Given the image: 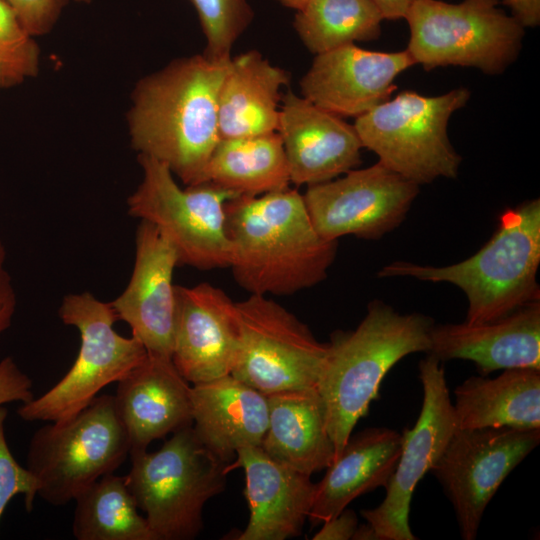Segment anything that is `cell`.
<instances>
[{
  "instance_id": "obj_6",
  "label": "cell",
  "mask_w": 540,
  "mask_h": 540,
  "mask_svg": "<svg viewBox=\"0 0 540 540\" xmlns=\"http://www.w3.org/2000/svg\"><path fill=\"white\" fill-rule=\"evenodd\" d=\"M469 98L464 87L438 96L403 91L355 118L353 125L363 148L406 179L418 185L454 179L462 158L450 142L448 123Z\"/></svg>"
},
{
  "instance_id": "obj_31",
  "label": "cell",
  "mask_w": 540,
  "mask_h": 540,
  "mask_svg": "<svg viewBox=\"0 0 540 540\" xmlns=\"http://www.w3.org/2000/svg\"><path fill=\"white\" fill-rule=\"evenodd\" d=\"M39 50L33 36L5 0H0V89L37 74Z\"/></svg>"
},
{
  "instance_id": "obj_25",
  "label": "cell",
  "mask_w": 540,
  "mask_h": 540,
  "mask_svg": "<svg viewBox=\"0 0 540 540\" xmlns=\"http://www.w3.org/2000/svg\"><path fill=\"white\" fill-rule=\"evenodd\" d=\"M268 427L262 450L277 462L312 475L335 459L326 428L325 408L316 387L267 395Z\"/></svg>"
},
{
  "instance_id": "obj_9",
  "label": "cell",
  "mask_w": 540,
  "mask_h": 540,
  "mask_svg": "<svg viewBox=\"0 0 540 540\" xmlns=\"http://www.w3.org/2000/svg\"><path fill=\"white\" fill-rule=\"evenodd\" d=\"M59 317L80 334L78 355L52 388L22 403L17 411L25 421L65 422L86 408L107 385L120 381L147 355L134 336L124 337L113 325L111 306L89 292L64 296Z\"/></svg>"
},
{
  "instance_id": "obj_17",
  "label": "cell",
  "mask_w": 540,
  "mask_h": 540,
  "mask_svg": "<svg viewBox=\"0 0 540 540\" xmlns=\"http://www.w3.org/2000/svg\"><path fill=\"white\" fill-rule=\"evenodd\" d=\"M413 65L406 50L342 46L315 55L300 80L301 96L340 117L357 118L390 99L397 76Z\"/></svg>"
},
{
  "instance_id": "obj_4",
  "label": "cell",
  "mask_w": 540,
  "mask_h": 540,
  "mask_svg": "<svg viewBox=\"0 0 540 540\" xmlns=\"http://www.w3.org/2000/svg\"><path fill=\"white\" fill-rule=\"evenodd\" d=\"M539 264L540 200L532 199L506 209L490 240L469 258L441 267L395 261L385 265L378 276L456 285L468 300L464 322L478 324L539 302Z\"/></svg>"
},
{
  "instance_id": "obj_22",
  "label": "cell",
  "mask_w": 540,
  "mask_h": 540,
  "mask_svg": "<svg viewBox=\"0 0 540 540\" xmlns=\"http://www.w3.org/2000/svg\"><path fill=\"white\" fill-rule=\"evenodd\" d=\"M190 399L196 435L226 463L240 449L261 446L269 418L266 394L228 374L191 384Z\"/></svg>"
},
{
  "instance_id": "obj_8",
  "label": "cell",
  "mask_w": 540,
  "mask_h": 540,
  "mask_svg": "<svg viewBox=\"0 0 540 540\" xmlns=\"http://www.w3.org/2000/svg\"><path fill=\"white\" fill-rule=\"evenodd\" d=\"M500 0H417L405 20L406 51L425 70L444 66L501 74L519 55L524 27L500 7Z\"/></svg>"
},
{
  "instance_id": "obj_33",
  "label": "cell",
  "mask_w": 540,
  "mask_h": 540,
  "mask_svg": "<svg viewBox=\"0 0 540 540\" xmlns=\"http://www.w3.org/2000/svg\"><path fill=\"white\" fill-rule=\"evenodd\" d=\"M16 11L25 29L34 37L49 32L67 0H5Z\"/></svg>"
},
{
  "instance_id": "obj_34",
  "label": "cell",
  "mask_w": 540,
  "mask_h": 540,
  "mask_svg": "<svg viewBox=\"0 0 540 540\" xmlns=\"http://www.w3.org/2000/svg\"><path fill=\"white\" fill-rule=\"evenodd\" d=\"M34 398L32 380L10 356L0 361V406Z\"/></svg>"
},
{
  "instance_id": "obj_21",
  "label": "cell",
  "mask_w": 540,
  "mask_h": 540,
  "mask_svg": "<svg viewBox=\"0 0 540 540\" xmlns=\"http://www.w3.org/2000/svg\"><path fill=\"white\" fill-rule=\"evenodd\" d=\"M245 475L249 521L238 540H286L302 533L315 495L311 476L285 466L261 447L236 452Z\"/></svg>"
},
{
  "instance_id": "obj_37",
  "label": "cell",
  "mask_w": 540,
  "mask_h": 540,
  "mask_svg": "<svg viewBox=\"0 0 540 540\" xmlns=\"http://www.w3.org/2000/svg\"><path fill=\"white\" fill-rule=\"evenodd\" d=\"M512 16L524 27H536L540 23V0H502Z\"/></svg>"
},
{
  "instance_id": "obj_36",
  "label": "cell",
  "mask_w": 540,
  "mask_h": 540,
  "mask_svg": "<svg viewBox=\"0 0 540 540\" xmlns=\"http://www.w3.org/2000/svg\"><path fill=\"white\" fill-rule=\"evenodd\" d=\"M358 526V518L347 507L339 514L322 523L321 529L312 537L313 540H349Z\"/></svg>"
},
{
  "instance_id": "obj_12",
  "label": "cell",
  "mask_w": 540,
  "mask_h": 540,
  "mask_svg": "<svg viewBox=\"0 0 540 540\" xmlns=\"http://www.w3.org/2000/svg\"><path fill=\"white\" fill-rule=\"evenodd\" d=\"M540 442V429H456L431 469L452 504L461 538L477 537L502 482Z\"/></svg>"
},
{
  "instance_id": "obj_19",
  "label": "cell",
  "mask_w": 540,
  "mask_h": 540,
  "mask_svg": "<svg viewBox=\"0 0 540 540\" xmlns=\"http://www.w3.org/2000/svg\"><path fill=\"white\" fill-rule=\"evenodd\" d=\"M427 354L469 360L482 376L513 368L540 369V301L478 324L433 325Z\"/></svg>"
},
{
  "instance_id": "obj_10",
  "label": "cell",
  "mask_w": 540,
  "mask_h": 540,
  "mask_svg": "<svg viewBox=\"0 0 540 540\" xmlns=\"http://www.w3.org/2000/svg\"><path fill=\"white\" fill-rule=\"evenodd\" d=\"M138 161L143 178L127 200L128 214L155 225L173 245L179 265L229 267L225 204L239 195L211 183L181 188L164 163L141 154Z\"/></svg>"
},
{
  "instance_id": "obj_27",
  "label": "cell",
  "mask_w": 540,
  "mask_h": 540,
  "mask_svg": "<svg viewBox=\"0 0 540 540\" xmlns=\"http://www.w3.org/2000/svg\"><path fill=\"white\" fill-rule=\"evenodd\" d=\"M202 183L239 196H259L289 188L290 174L278 131L221 138L207 163Z\"/></svg>"
},
{
  "instance_id": "obj_2",
  "label": "cell",
  "mask_w": 540,
  "mask_h": 540,
  "mask_svg": "<svg viewBox=\"0 0 540 540\" xmlns=\"http://www.w3.org/2000/svg\"><path fill=\"white\" fill-rule=\"evenodd\" d=\"M225 214L229 267L250 294L292 295L327 277L338 242L318 234L297 190L238 196Z\"/></svg>"
},
{
  "instance_id": "obj_39",
  "label": "cell",
  "mask_w": 540,
  "mask_h": 540,
  "mask_svg": "<svg viewBox=\"0 0 540 540\" xmlns=\"http://www.w3.org/2000/svg\"><path fill=\"white\" fill-rule=\"evenodd\" d=\"M352 540H380L375 529L369 524H361L357 526Z\"/></svg>"
},
{
  "instance_id": "obj_7",
  "label": "cell",
  "mask_w": 540,
  "mask_h": 540,
  "mask_svg": "<svg viewBox=\"0 0 540 540\" xmlns=\"http://www.w3.org/2000/svg\"><path fill=\"white\" fill-rule=\"evenodd\" d=\"M130 453L114 395H98L71 419L40 427L30 439L26 468L38 496L63 506L102 476L113 473Z\"/></svg>"
},
{
  "instance_id": "obj_11",
  "label": "cell",
  "mask_w": 540,
  "mask_h": 540,
  "mask_svg": "<svg viewBox=\"0 0 540 540\" xmlns=\"http://www.w3.org/2000/svg\"><path fill=\"white\" fill-rule=\"evenodd\" d=\"M237 306L242 345L231 374L266 395L316 387L328 343L266 295L250 294Z\"/></svg>"
},
{
  "instance_id": "obj_20",
  "label": "cell",
  "mask_w": 540,
  "mask_h": 540,
  "mask_svg": "<svg viewBox=\"0 0 540 540\" xmlns=\"http://www.w3.org/2000/svg\"><path fill=\"white\" fill-rule=\"evenodd\" d=\"M117 383L114 399L129 438V455L192 425L191 385L171 358L147 353Z\"/></svg>"
},
{
  "instance_id": "obj_38",
  "label": "cell",
  "mask_w": 540,
  "mask_h": 540,
  "mask_svg": "<svg viewBox=\"0 0 540 540\" xmlns=\"http://www.w3.org/2000/svg\"><path fill=\"white\" fill-rule=\"evenodd\" d=\"M383 20L405 19L408 11L417 0H372Z\"/></svg>"
},
{
  "instance_id": "obj_40",
  "label": "cell",
  "mask_w": 540,
  "mask_h": 540,
  "mask_svg": "<svg viewBox=\"0 0 540 540\" xmlns=\"http://www.w3.org/2000/svg\"><path fill=\"white\" fill-rule=\"evenodd\" d=\"M281 5L294 9L295 11L303 8L306 4H308L312 0H276Z\"/></svg>"
},
{
  "instance_id": "obj_16",
  "label": "cell",
  "mask_w": 540,
  "mask_h": 540,
  "mask_svg": "<svg viewBox=\"0 0 540 540\" xmlns=\"http://www.w3.org/2000/svg\"><path fill=\"white\" fill-rule=\"evenodd\" d=\"M135 246L129 283L110 303L117 319L129 325L147 353L171 358L176 321L173 273L178 256L157 227L144 220L137 227Z\"/></svg>"
},
{
  "instance_id": "obj_35",
  "label": "cell",
  "mask_w": 540,
  "mask_h": 540,
  "mask_svg": "<svg viewBox=\"0 0 540 540\" xmlns=\"http://www.w3.org/2000/svg\"><path fill=\"white\" fill-rule=\"evenodd\" d=\"M16 310V293L6 268V250L0 239V338L9 329Z\"/></svg>"
},
{
  "instance_id": "obj_1",
  "label": "cell",
  "mask_w": 540,
  "mask_h": 540,
  "mask_svg": "<svg viewBox=\"0 0 540 540\" xmlns=\"http://www.w3.org/2000/svg\"><path fill=\"white\" fill-rule=\"evenodd\" d=\"M229 60L203 53L176 59L134 90L128 115L133 148L167 165L186 186L202 184L221 139L218 97Z\"/></svg>"
},
{
  "instance_id": "obj_24",
  "label": "cell",
  "mask_w": 540,
  "mask_h": 540,
  "mask_svg": "<svg viewBox=\"0 0 540 540\" xmlns=\"http://www.w3.org/2000/svg\"><path fill=\"white\" fill-rule=\"evenodd\" d=\"M290 74L257 50L231 57L218 97L220 138L278 130L282 89Z\"/></svg>"
},
{
  "instance_id": "obj_23",
  "label": "cell",
  "mask_w": 540,
  "mask_h": 540,
  "mask_svg": "<svg viewBox=\"0 0 540 540\" xmlns=\"http://www.w3.org/2000/svg\"><path fill=\"white\" fill-rule=\"evenodd\" d=\"M402 433L371 427L351 434L340 454L316 483L308 517L317 526L339 514L357 497L379 487L386 488L397 466Z\"/></svg>"
},
{
  "instance_id": "obj_32",
  "label": "cell",
  "mask_w": 540,
  "mask_h": 540,
  "mask_svg": "<svg viewBox=\"0 0 540 540\" xmlns=\"http://www.w3.org/2000/svg\"><path fill=\"white\" fill-rule=\"evenodd\" d=\"M8 410L0 406V520L9 504L17 495H23L25 508L33 509L38 496V483L30 471L21 466L12 455L7 443L5 423Z\"/></svg>"
},
{
  "instance_id": "obj_13",
  "label": "cell",
  "mask_w": 540,
  "mask_h": 540,
  "mask_svg": "<svg viewBox=\"0 0 540 540\" xmlns=\"http://www.w3.org/2000/svg\"><path fill=\"white\" fill-rule=\"evenodd\" d=\"M423 400L418 419L402 433L397 466L380 505L361 516L380 540H416L409 525L411 499L419 481L430 472L456 430L453 403L441 361L428 354L419 363Z\"/></svg>"
},
{
  "instance_id": "obj_3",
  "label": "cell",
  "mask_w": 540,
  "mask_h": 540,
  "mask_svg": "<svg viewBox=\"0 0 540 540\" xmlns=\"http://www.w3.org/2000/svg\"><path fill=\"white\" fill-rule=\"evenodd\" d=\"M433 325L430 317L400 314L375 300L356 329L331 336L316 389L324 404L335 458L378 398L387 372L409 354L429 352Z\"/></svg>"
},
{
  "instance_id": "obj_30",
  "label": "cell",
  "mask_w": 540,
  "mask_h": 540,
  "mask_svg": "<svg viewBox=\"0 0 540 540\" xmlns=\"http://www.w3.org/2000/svg\"><path fill=\"white\" fill-rule=\"evenodd\" d=\"M198 16L206 46L203 54L228 61L238 38L249 27L254 11L247 0H187Z\"/></svg>"
},
{
  "instance_id": "obj_41",
  "label": "cell",
  "mask_w": 540,
  "mask_h": 540,
  "mask_svg": "<svg viewBox=\"0 0 540 540\" xmlns=\"http://www.w3.org/2000/svg\"><path fill=\"white\" fill-rule=\"evenodd\" d=\"M73 1L78 2V3L89 4L91 3L92 0H73Z\"/></svg>"
},
{
  "instance_id": "obj_28",
  "label": "cell",
  "mask_w": 540,
  "mask_h": 540,
  "mask_svg": "<svg viewBox=\"0 0 540 540\" xmlns=\"http://www.w3.org/2000/svg\"><path fill=\"white\" fill-rule=\"evenodd\" d=\"M74 501L72 533L77 540H155L125 476L106 474Z\"/></svg>"
},
{
  "instance_id": "obj_26",
  "label": "cell",
  "mask_w": 540,
  "mask_h": 540,
  "mask_svg": "<svg viewBox=\"0 0 540 540\" xmlns=\"http://www.w3.org/2000/svg\"><path fill=\"white\" fill-rule=\"evenodd\" d=\"M456 429H540V369L470 376L454 390Z\"/></svg>"
},
{
  "instance_id": "obj_18",
  "label": "cell",
  "mask_w": 540,
  "mask_h": 540,
  "mask_svg": "<svg viewBox=\"0 0 540 540\" xmlns=\"http://www.w3.org/2000/svg\"><path fill=\"white\" fill-rule=\"evenodd\" d=\"M277 131L296 186L335 179L361 164L354 125L291 91L282 96Z\"/></svg>"
},
{
  "instance_id": "obj_14",
  "label": "cell",
  "mask_w": 540,
  "mask_h": 540,
  "mask_svg": "<svg viewBox=\"0 0 540 540\" xmlns=\"http://www.w3.org/2000/svg\"><path fill=\"white\" fill-rule=\"evenodd\" d=\"M418 193V184L378 161L308 186L303 198L314 228L324 239L338 241L354 235L375 240L403 222Z\"/></svg>"
},
{
  "instance_id": "obj_29",
  "label": "cell",
  "mask_w": 540,
  "mask_h": 540,
  "mask_svg": "<svg viewBox=\"0 0 540 540\" xmlns=\"http://www.w3.org/2000/svg\"><path fill=\"white\" fill-rule=\"evenodd\" d=\"M383 18L372 0H312L295 13L293 26L314 55L379 37Z\"/></svg>"
},
{
  "instance_id": "obj_5",
  "label": "cell",
  "mask_w": 540,
  "mask_h": 540,
  "mask_svg": "<svg viewBox=\"0 0 540 540\" xmlns=\"http://www.w3.org/2000/svg\"><path fill=\"white\" fill-rule=\"evenodd\" d=\"M127 486L155 540H192L203 529V509L226 486V462L198 438L192 425L159 450L130 454Z\"/></svg>"
},
{
  "instance_id": "obj_15",
  "label": "cell",
  "mask_w": 540,
  "mask_h": 540,
  "mask_svg": "<svg viewBox=\"0 0 540 540\" xmlns=\"http://www.w3.org/2000/svg\"><path fill=\"white\" fill-rule=\"evenodd\" d=\"M172 362L191 384L231 374L241 352L237 302L207 282L175 285Z\"/></svg>"
}]
</instances>
